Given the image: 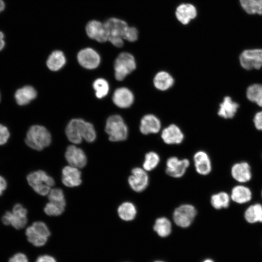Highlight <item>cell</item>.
<instances>
[{
  "mask_svg": "<svg viewBox=\"0 0 262 262\" xmlns=\"http://www.w3.org/2000/svg\"><path fill=\"white\" fill-rule=\"evenodd\" d=\"M66 134L68 139L73 144H80L82 139L91 143L96 138L94 127L91 123L80 118L71 120L66 129Z\"/></svg>",
  "mask_w": 262,
  "mask_h": 262,
  "instance_id": "1",
  "label": "cell"
},
{
  "mask_svg": "<svg viewBox=\"0 0 262 262\" xmlns=\"http://www.w3.org/2000/svg\"><path fill=\"white\" fill-rule=\"evenodd\" d=\"M51 137L49 132L44 126L32 125L26 132L24 142L32 149L40 151L51 143Z\"/></svg>",
  "mask_w": 262,
  "mask_h": 262,
  "instance_id": "2",
  "label": "cell"
},
{
  "mask_svg": "<svg viewBox=\"0 0 262 262\" xmlns=\"http://www.w3.org/2000/svg\"><path fill=\"white\" fill-rule=\"evenodd\" d=\"M105 130L112 142L125 140L128 135V127L122 117L118 115L110 116L107 119Z\"/></svg>",
  "mask_w": 262,
  "mask_h": 262,
  "instance_id": "3",
  "label": "cell"
},
{
  "mask_svg": "<svg viewBox=\"0 0 262 262\" xmlns=\"http://www.w3.org/2000/svg\"><path fill=\"white\" fill-rule=\"evenodd\" d=\"M27 180L34 191L41 196L48 195L51 187L55 184L54 179L42 170L30 173Z\"/></svg>",
  "mask_w": 262,
  "mask_h": 262,
  "instance_id": "4",
  "label": "cell"
},
{
  "mask_svg": "<svg viewBox=\"0 0 262 262\" xmlns=\"http://www.w3.org/2000/svg\"><path fill=\"white\" fill-rule=\"evenodd\" d=\"M136 67L134 56L131 53L123 52L116 57L114 63L115 76L119 81L134 71Z\"/></svg>",
  "mask_w": 262,
  "mask_h": 262,
  "instance_id": "5",
  "label": "cell"
},
{
  "mask_svg": "<svg viewBox=\"0 0 262 262\" xmlns=\"http://www.w3.org/2000/svg\"><path fill=\"white\" fill-rule=\"evenodd\" d=\"M196 210L191 204L181 205L174 211L173 219L175 225L182 229L190 228L196 215Z\"/></svg>",
  "mask_w": 262,
  "mask_h": 262,
  "instance_id": "6",
  "label": "cell"
},
{
  "mask_svg": "<svg viewBox=\"0 0 262 262\" xmlns=\"http://www.w3.org/2000/svg\"><path fill=\"white\" fill-rule=\"evenodd\" d=\"M25 233L28 241L35 246H44L50 234L47 226L41 221L34 222L27 228Z\"/></svg>",
  "mask_w": 262,
  "mask_h": 262,
  "instance_id": "7",
  "label": "cell"
},
{
  "mask_svg": "<svg viewBox=\"0 0 262 262\" xmlns=\"http://www.w3.org/2000/svg\"><path fill=\"white\" fill-rule=\"evenodd\" d=\"M27 211L21 204L15 205L12 212H7L2 217L5 225H11L16 229L23 228L27 223Z\"/></svg>",
  "mask_w": 262,
  "mask_h": 262,
  "instance_id": "8",
  "label": "cell"
},
{
  "mask_svg": "<svg viewBox=\"0 0 262 262\" xmlns=\"http://www.w3.org/2000/svg\"><path fill=\"white\" fill-rule=\"evenodd\" d=\"M239 58L241 66L246 70L259 69L262 66V49L245 50Z\"/></svg>",
  "mask_w": 262,
  "mask_h": 262,
  "instance_id": "9",
  "label": "cell"
},
{
  "mask_svg": "<svg viewBox=\"0 0 262 262\" xmlns=\"http://www.w3.org/2000/svg\"><path fill=\"white\" fill-rule=\"evenodd\" d=\"M131 188L135 192H141L147 187L149 178L145 170L140 167H135L131 170V174L128 178Z\"/></svg>",
  "mask_w": 262,
  "mask_h": 262,
  "instance_id": "10",
  "label": "cell"
},
{
  "mask_svg": "<svg viewBox=\"0 0 262 262\" xmlns=\"http://www.w3.org/2000/svg\"><path fill=\"white\" fill-rule=\"evenodd\" d=\"M77 60L82 67L86 69H93L99 66L100 57L95 49L91 48H86L78 52Z\"/></svg>",
  "mask_w": 262,
  "mask_h": 262,
  "instance_id": "11",
  "label": "cell"
},
{
  "mask_svg": "<svg viewBox=\"0 0 262 262\" xmlns=\"http://www.w3.org/2000/svg\"><path fill=\"white\" fill-rule=\"evenodd\" d=\"M85 31L88 36L91 39L100 43L108 41L109 33L104 23L101 22L92 20L87 24Z\"/></svg>",
  "mask_w": 262,
  "mask_h": 262,
  "instance_id": "12",
  "label": "cell"
},
{
  "mask_svg": "<svg viewBox=\"0 0 262 262\" xmlns=\"http://www.w3.org/2000/svg\"><path fill=\"white\" fill-rule=\"evenodd\" d=\"M37 96L36 89L30 84H25L17 88L14 94L15 102L20 107L28 106Z\"/></svg>",
  "mask_w": 262,
  "mask_h": 262,
  "instance_id": "13",
  "label": "cell"
},
{
  "mask_svg": "<svg viewBox=\"0 0 262 262\" xmlns=\"http://www.w3.org/2000/svg\"><path fill=\"white\" fill-rule=\"evenodd\" d=\"M190 164L189 161L187 159L180 160L176 157L169 158L166 161V173L175 178L182 177Z\"/></svg>",
  "mask_w": 262,
  "mask_h": 262,
  "instance_id": "14",
  "label": "cell"
},
{
  "mask_svg": "<svg viewBox=\"0 0 262 262\" xmlns=\"http://www.w3.org/2000/svg\"><path fill=\"white\" fill-rule=\"evenodd\" d=\"M65 158L70 166L78 168L84 167L87 164V157L84 151L74 145L67 147Z\"/></svg>",
  "mask_w": 262,
  "mask_h": 262,
  "instance_id": "15",
  "label": "cell"
},
{
  "mask_svg": "<svg viewBox=\"0 0 262 262\" xmlns=\"http://www.w3.org/2000/svg\"><path fill=\"white\" fill-rule=\"evenodd\" d=\"M132 92L126 87L117 88L114 92L112 98L114 104L120 108L130 107L134 101Z\"/></svg>",
  "mask_w": 262,
  "mask_h": 262,
  "instance_id": "16",
  "label": "cell"
},
{
  "mask_svg": "<svg viewBox=\"0 0 262 262\" xmlns=\"http://www.w3.org/2000/svg\"><path fill=\"white\" fill-rule=\"evenodd\" d=\"M62 181L67 187L78 186L82 183L81 173L78 168L66 166L62 170Z\"/></svg>",
  "mask_w": 262,
  "mask_h": 262,
  "instance_id": "17",
  "label": "cell"
},
{
  "mask_svg": "<svg viewBox=\"0 0 262 262\" xmlns=\"http://www.w3.org/2000/svg\"><path fill=\"white\" fill-rule=\"evenodd\" d=\"M161 137L167 144H179L182 142L184 135L177 126L171 124L163 130Z\"/></svg>",
  "mask_w": 262,
  "mask_h": 262,
  "instance_id": "18",
  "label": "cell"
},
{
  "mask_svg": "<svg viewBox=\"0 0 262 262\" xmlns=\"http://www.w3.org/2000/svg\"><path fill=\"white\" fill-rule=\"evenodd\" d=\"M194 162L196 171L200 175H207L212 170V163L208 154L198 151L194 155Z\"/></svg>",
  "mask_w": 262,
  "mask_h": 262,
  "instance_id": "19",
  "label": "cell"
},
{
  "mask_svg": "<svg viewBox=\"0 0 262 262\" xmlns=\"http://www.w3.org/2000/svg\"><path fill=\"white\" fill-rule=\"evenodd\" d=\"M161 127L160 120L153 115H146L141 120L140 131L143 134L156 133L160 131Z\"/></svg>",
  "mask_w": 262,
  "mask_h": 262,
  "instance_id": "20",
  "label": "cell"
},
{
  "mask_svg": "<svg viewBox=\"0 0 262 262\" xmlns=\"http://www.w3.org/2000/svg\"><path fill=\"white\" fill-rule=\"evenodd\" d=\"M231 173L234 180L241 183L249 181L252 177L250 166L245 162L235 164L232 166Z\"/></svg>",
  "mask_w": 262,
  "mask_h": 262,
  "instance_id": "21",
  "label": "cell"
},
{
  "mask_svg": "<svg viewBox=\"0 0 262 262\" xmlns=\"http://www.w3.org/2000/svg\"><path fill=\"white\" fill-rule=\"evenodd\" d=\"M104 23L108 32L109 38L111 37L123 38V34L128 27L126 22L115 17L110 18Z\"/></svg>",
  "mask_w": 262,
  "mask_h": 262,
  "instance_id": "22",
  "label": "cell"
},
{
  "mask_svg": "<svg viewBox=\"0 0 262 262\" xmlns=\"http://www.w3.org/2000/svg\"><path fill=\"white\" fill-rule=\"evenodd\" d=\"M197 15L196 8L191 4L183 3L176 9V16L177 19L182 24L186 25L194 19Z\"/></svg>",
  "mask_w": 262,
  "mask_h": 262,
  "instance_id": "23",
  "label": "cell"
},
{
  "mask_svg": "<svg viewBox=\"0 0 262 262\" xmlns=\"http://www.w3.org/2000/svg\"><path fill=\"white\" fill-rule=\"evenodd\" d=\"M173 229L171 222L165 217L157 218L152 226L154 232L162 238L169 237L172 232Z\"/></svg>",
  "mask_w": 262,
  "mask_h": 262,
  "instance_id": "24",
  "label": "cell"
},
{
  "mask_svg": "<svg viewBox=\"0 0 262 262\" xmlns=\"http://www.w3.org/2000/svg\"><path fill=\"white\" fill-rule=\"evenodd\" d=\"M218 115L225 119L232 118L235 115L239 107V104L233 101L229 97H225L219 105Z\"/></svg>",
  "mask_w": 262,
  "mask_h": 262,
  "instance_id": "25",
  "label": "cell"
},
{
  "mask_svg": "<svg viewBox=\"0 0 262 262\" xmlns=\"http://www.w3.org/2000/svg\"><path fill=\"white\" fill-rule=\"evenodd\" d=\"M230 197L234 202L244 204L251 200L252 193L250 189L245 186L237 185L232 188Z\"/></svg>",
  "mask_w": 262,
  "mask_h": 262,
  "instance_id": "26",
  "label": "cell"
},
{
  "mask_svg": "<svg viewBox=\"0 0 262 262\" xmlns=\"http://www.w3.org/2000/svg\"><path fill=\"white\" fill-rule=\"evenodd\" d=\"M66 63V58L64 53L59 50L51 52L47 62L48 67L51 71H58L62 68Z\"/></svg>",
  "mask_w": 262,
  "mask_h": 262,
  "instance_id": "27",
  "label": "cell"
},
{
  "mask_svg": "<svg viewBox=\"0 0 262 262\" xmlns=\"http://www.w3.org/2000/svg\"><path fill=\"white\" fill-rule=\"evenodd\" d=\"M174 80L172 76L167 72H158L153 79L155 87L158 90L165 91L172 86Z\"/></svg>",
  "mask_w": 262,
  "mask_h": 262,
  "instance_id": "28",
  "label": "cell"
},
{
  "mask_svg": "<svg viewBox=\"0 0 262 262\" xmlns=\"http://www.w3.org/2000/svg\"><path fill=\"white\" fill-rule=\"evenodd\" d=\"M245 219L249 224L262 223V205L256 203L248 207L244 213Z\"/></svg>",
  "mask_w": 262,
  "mask_h": 262,
  "instance_id": "29",
  "label": "cell"
},
{
  "mask_svg": "<svg viewBox=\"0 0 262 262\" xmlns=\"http://www.w3.org/2000/svg\"><path fill=\"white\" fill-rule=\"evenodd\" d=\"M119 217L125 221H131L134 219L137 214L135 206L131 202L122 203L118 208Z\"/></svg>",
  "mask_w": 262,
  "mask_h": 262,
  "instance_id": "30",
  "label": "cell"
},
{
  "mask_svg": "<svg viewBox=\"0 0 262 262\" xmlns=\"http://www.w3.org/2000/svg\"><path fill=\"white\" fill-rule=\"evenodd\" d=\"M244 10L248 14L262 15V0H239Z\"/></svg>",
  "mask_w": 262,
  "mask_h": 262,
  "instance_id": "31",
  "label": "cell"
},
{
  "mask_svg": "<svg viewBox=\"0 0 262 262\" xmlns=\"http://www.w3.org/2000/svg\"><path fill=\"white\" fill-rule=\"evenodd\" d=\"M246 97L250 101L262 107V84L250 85L246 90Z\"/></svg>",
  "mask_w": 262,
  "mask_h": 262,
  "instance_id": "32",
  "label": "cell"
},
{
  "mask_svg": "<svg viewBox=\"0 0 262 262\" xmlns=\"http://www.w3.org/2000/svg\"><path fill=\"white\" fill-rule=\"evenodd\" d=\"M230 197L229 195L224 192H221L212 195L211 198L212 206L215 209L220 210L227 208L229 206Z\"/></svg>",
  "mask_w": 262,
  "mask_h": 262,
  "instance_id": "33",
  "label": "cell"
},
{
  "mask_svg": "<svg viewBox=\"0 0 262 262\" xmlns=\"http://www.w3.org/2000/svg\"><path fill=\"white\" fill-rule=\"evenodd\" d=\"M65 206L66 201H49L44 208V212L47 215L49 216L60 215L64 212Z\"/></svg>",
  "mask_w": 262,
  "mask_h": 262,
  "instance_id": "34",
  "label": "cell"
},
{
  "mask_svg": "<svg viewBox=\"0 0 262 262\" xmlns=\"http://www.w3.org/2000/svg\"><path fill=\"white\" fill-rule=\"evenodd\" d=\"M96 97L98 98L105 97L108 93L109 85L108 82L103 78L96 79L93 83Z\"/></svg>",
  "mask_w": 262,
  "mask_h": 262,
  "instance_id": "35",
  "label": "cell"
},
{
  "mask_svg": "<svg viewBox=\"0 0 262 262\" xmlns=\"http://www.w3.org/2000/svg\"><path fill=\"white\" fill-rule=\"evenodd\" d=\"M160 160V157L157 153L149 152L145 155L143 168L146 171H151L157 166Z\"/></svg>",
  "mask_w": 262,
  "mask_h": 262,
  "instance_id": "36",
  "label": "cell"
},
{
  "mask_svg": "<svg viewBox=\"0 0 262 262\" xmlns=\"http://www.w3.org/2000/svg\"><path fill=\"white\" fill-rule=\"evenodd\" d=\"M11 137V132L5 125L0 123V146L6 144Z\"/></svg>",
  "mask_w": 262,
  "mask_h": 262,
  "instance_id": "37",
  "label": "cell"
},
{
  "mask_svg": "<svg viewBox=\"0 0 262 262\" xmlns=\"http://www.w3.org/2000/svg\"><path fill=\"white\" fill-rule=\"evenodd\" d=\"M48 195L49 200L50 201H65L63 191L60 188H54L50 190Z\"/></svg>",
  "mask_w": 262,
  "mask_h": 262,
  "instance_id": "38",
  "label": "cell"
},
{
  "mask_svg": "<svg viewBox=\"0 0 262 262\" xmlns=\"http://www.w3.org/2000/svg\"><path fill=\"white\" fill-rule=\"evenodd\" d=\"M138 36V32L137 29L128 26L123 34V38L129 42H134L137 40Z\"/></svg>",
  "mask_w": 262,
  "mask_h": 262,
  "instance_id": "39",
  "label": "cell"
},
{
  "mask_svg": "<svg viewBox=\"0 0 262 262\" xmlns=\"http://www.w3.org/2000/svg\"><path fill=\"white\" fill-rule=\"evenodd\" d=\"M8 262H29L27 256L23 253H18L10 258Z\"/></svg>",
  "mask_w": 262,
  "mask_h": 262,
  "instance_id": "40",
  "label": "cell"
},
{
  "mask_svg": "<svg viewBox=\"0 0 262 262\" xmlns=\"http://www.w3.org/2000/svg\"><path fill=\"white\" fill-rule=\"evenodd\" d=\"M255 126L258 130L262 131V111L258 112L254 118Z\"/></svg>",
  "mask_w": 262,
  "mask_h": 262,
  "instance_id": "41",
  "label": "cell"
},
{
  "mask_svg": "<svg viewBox=\"0 0 262 262\" xmlns=\"http://www.w3.org/2000/svg\"><path fill=\"white\" fill-rule=\"evenodd\" d=\"M123 38L121 37H109V41L114 46L120 48L123 46L124 44Z\"/></svg>",
  "mask_w": 262,
  "mask_h": 262,
  "instance_id": "42",
  "label": "cell"
},
{
  "mask_svg": "<svg viewBox=\"0 0 262 262\" xmlns=\"http://www.w3.org/2000/svg\"><path fill=\"white\" fill-rule=\"evenodd\" d=\"M35 262H57L56 260L52 256L44 255L38 257Z\"/></svg>",
  "mask_w": 262,
  "mask_h": 262,
  "instance_id": "43",
  "label": "cell"
},
{
  "mask_svg": "<svg viewBox=\"0 0 262 262\" xmlns=\"http://www.w3.org/2000/svg\"><path fill=\"white\" fill-rule=\"evenodd\" d=\"M7 184L5 180L0 176V196L2 194L6 188Z\"/></svg>",
  "mask_w": 262,
  "mask_h": 262,
  "instance_id": "44",
  "label": "cell"
},
{
  "mask_svg": "<svg viewBox=\"0 0 262 262\" xmlns=\"http://www.w3.org/2000/svg\"><path fill=\"white\" fill-rule=\"evenodd\" d=\"M6 3L5 0H0V15L5 11L6 8Z\"/></svg>",
  "mask_w": 262,
  "mask_h": 262,
  "instance_id": "45",
  "label": "cell"
},
{
  "mask_svg": "<svg viewBox=\"0 0 262 262\" xmlns=\"http://www.w3.org/2000/svg\"><path fill=\"white\" fill-rule=\"evenodd\" d=\"M6 46V42L5 39H0V52L2 51Z\"/></svg>",
  "mask_w": 262,
  "mask_h": 262,
  "instance_id": "46",
  "label": "cell"
},
{
  "mask_svg": "<svg viewBox=\"0 0 262 262\" xmlns=\"http://www.w3.org/2000/svg\"><path fill=\"white\" fill-rule=\"evenodd\" d=\"M201 262H215L214 261L210 258H207L204 259Z\"/></svg>",
  "mask_w": 262,
  "mask_h": 262,
  "instance_id": "47",
  "label": "cell"
},
{
  "mask_svg": "<svg viewBox=\"0 0 262 262\" xmlns=\"http://www.w3.org/2000/svg\"><path fill=\"white\" fill-rule=\"evenodd\" d=\"M5 34L3 31L0 30V39H5Z\"/></svg>",
  "mask_w": 262,
  "mask_h": 262,
  "instance_id": "48",
  "label": "cell"
},
{
  "mask_svg": "<svg viewBox=\"0 0 262 262\" xmlns=\"http://www.w3.org/2000/svg\"><path fill=\"white\" fill-rule=\"evenodd\" d=\"M152 262H166L162 260H156Z\"/></svg>",
  "mask_w": 262,
  "mask_h": 262,
  "instance_id": "49",
  "label": "cell"
},
{
  "mask_svg": "<svg viewBox=\"0 0 262 262\" xmlns=\"http://www.w3.org/2000/svg\"><path fill=\"white\" fill-rule=\"evenodd\" d=\"M1 93L0 92V103L1 102Z\"/></svg>",
  "mask_w": 262,
  "mask_h": 262,
  "instance_id": "50",
  "label": "cell"
},
{
  "mask_svg": "<svg viewBox=\"0 0 262 262\" xmlns=\"http://www.w3.org/2000/svg\"></svg>",
  "mask_w": 262,
  "mask_h": 262,
  "instance_id": "51",
  "label": "cell"
},
{
  "mask_svg": "<svg viewBox=\"0 0 262 262\" xmlns=\"http://www.w3.org/2000/svg\"></svg>",
  "mask_w": 262,
  "mask_h": 262,
  "instance_id": "52",
  "label": "cell"
}]
</instances>
